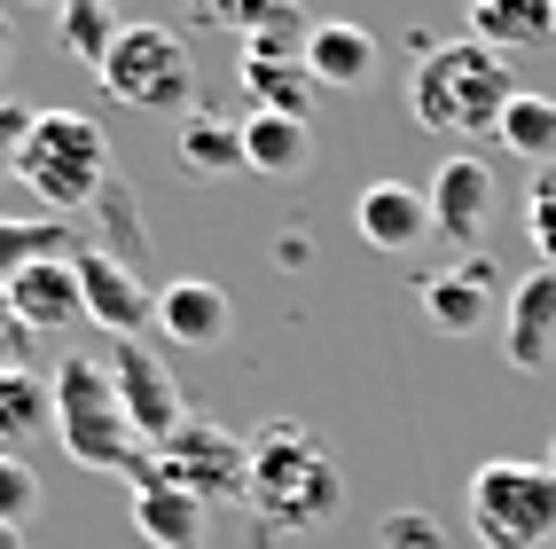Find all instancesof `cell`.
I'll return each mask as SVG.
<instances>
[{"instance_id": "6da1fadb", "label": "cell", "mask_w": 556, "mask_h": 549, "mask_svg": "<svg viewBox=\"0 0 556 549\" xmlns=\"http://www.w3.org/2000/svg\"><path fill=\"white\" fill-rule=\"evenodd\" d=\"M251 510L275 519L282 534H314L345 510V471L306 424H267L251 432Z\"/></svg>"}, {"instance_id": "7a4b0ae2", "label": "cell", "mask_w": 556, "mask_h": 549, "mask_svg": "<svg viewBox=\"0 0 556 549\" xmlns=\"http://www.w3.org/2000/svg\"><path fill=\"white\" fill-rule=\"evenodd\" d=\"M517 95L526 87L509 79V63L478 40H447V48L416 55V79H407V110L431 134H494Z\"/></svg>"}, {"instance_id": "3957f363", "label": "cell", "mask_w": 556, "mask_h": 549, "mask_svg": "<svg viewBox=\"0 0 556 549\" xmlns=\"http://www.w3.org/2000/svg\"><path fill=\"white\" fill-rule=\"evenodd\" d=\"M16 180L40 197L55 220L63 212H87L102 189H110V141L87 110H40L31 118V141L16 158Z\"/></svg>"}, {"instance_id": "277c9868", "label": "cell", "mask_w": 556, "mask_h": 549, "mask_svg": "<svg viewBox=\"0 0 556 549\" xmlns=\"http://www.w3.org/2000/svg\"><path fill=\"white\" fill-rule=\"evenodd\" d=\"M126 471H134V487H180V495H197L204 510L212 502H251V439L219 432L204 416H189L157 456L134 448Z\"/></svg>"}, {"instance_id": "5b68a950", "label": "cell", "mask_w": 556, "mask_h": 549, "mask_svg": "<svg viewBox=\"0 0 556 549\" xmlns=\"http://www.w3.org/2000/svg\"><path fill=\"white\" fill-rule=\"evenodd\" d=\"M470 541L478 549H548L556 541V471L548 463H478L470 479Z\"/></svg>"}, {"instance_id": "8992f818", "label": "cell", "mask_w": 556, "mask_h": 549, "mask_svg": "<svg viewBox=\"0 0 556 549\" xmlns=\"http://www.w3.org/2000/svg\"><path fill=\"white\" fill-rule=\"evenodd\" d=\"M55 439H63V456L87 463V471H126L134 424L118 409V377H110V361L71 353L55 370Z\"/></svg>"}, {"instance_id": "52a82bcc", "label": "cell", "mask_w": 556, "mask_h": 549, "mask_svg": "<svg viewBox=\"0 0 556 549\" xmlns=\"http://www.w3.org/2000/svg\"><path fill=\"white\" fill-rule=\"evenodd\" d=\"M102 87L118 95L126 110H150V118H180L197 95V55L180 32L165 24H126L102 55Z\"/></svg>"}, {"instance_id": "ba28073f", "label": "cell", "mask_w": 556, "mask_h": 549, "mask_svg": "<svg viewBox=\"0 0 556 549\" xmlns=\"http://www.w3.org/2000/svg\"><path fill=\"white\" fill-rule=\"evenodd\" d=\"M110 377H118V409H126V424H134L141 448H165V439L189 424V400H180L173 370H165V361L141 346V338H118V353H110Z\"/></svg>"}, {"instance_id": "9c48e42d", "label": "cell", "mask_w": 556, "mask_h": 549, "mask_svg": "<svg viewBox=\"0 0 556 549\" xmlns=\"http://www.w3.org/2000/svg\"><path fill=\"white\" fill-rule=\"evenodd\" d=\"M424 197H431V228L447 236V244H478V236L494 228V165L470 158V150L439 165Z\"/></svg>"}, {"instance_id": "30bf717a", "label": "cell", "mask_w": 556, "mask_h": 549, "mask_svg": "<svg viewBox=\"0 0 556 549\" xmlns=\"http://www.w3.org/2000/svg\"><path fill=\"white\" fill-rule=\"evenodd\" d=\"M79 299H87V322H102L110 338H141V329L157 322L150 283L126 260H110V251H79Z\"/></svg>"}, {"instance_id": "8fae6325", "label": "cell", "mask_w": 556, "mask_h": 549, "mask_svg": "<svg viewBox=\"0 0 556 549\" xmlns=\"http://www.w3.org/2000/svg\"><path fill=\"white\" fill-rule=\"evenodd\" d=\"M197 16L219 32H243V55H306V16L290 0H197Z\"/></svg>"}, {"instance_id": "7c38bea8", "label": "cell", "mask_w": 556, "mask_h": 549, "mask_svg": "<svg viewBox=\"0 0 556 549\" xmlns=\"http://www.w3.org/2000/svg\"><path fill=\"white\" fill-rule=\"evenodd\" d=\"M353 228H361L368 251H416L424 236H439V228H431V197L407 189V180H377V189H361Z\"/></svg>"}, {"instance_id": "4fadbf2b", "label": "cell", "mask_w": 556, "mask_h": 549, "mask_svg": "<svg viewBox=\"0 0 556 549\" xmlns=\"http://www.w3.org/2000/svg\"><path fill=\"white\" fill-rule=\"evenodd\" d=\"M424 314H431V329H447V338H478V329L494 322V267L455 260V267L424 275Z\"/></svg>"}, {"instance_id": "5bb4252c", "label": "cell", "mask_w": 556, "mask_h": 549, "mask_svg": "<svg viewBox=\"0 0 556 549\" xmlns=\"http://www.w3.org/2000/svg\"><path fill=\"white\" fill-rule=\"evenodd\" d=\"M502 346L517 370H548L556 361V267H533L526 283L509 290V314H502Z\"/></svg>"}, {"instance_id": "9a60e30c", "label": "cell", "mask_w": 556, "mask_h": 549, "mask_svg": "<svg viewBox=\"0 0 556 549\" xmlns=\"http://www.w3.org/2000/svg\"><path fill=\"white\" fill-rule=\"evenodd\" d=\"M306 71H314V87H329V95H361L368 79H377V40H368V24L321 16L306 32Z\"/></svg>"}, {"instance_id": "2e32d148", "label": "cell", "mask_w": 556, "mask_h": 549, "mask_svg": "<svg viewBox=\"0 0 556 549\" xmlns=\"http://www.w3.org/2000/svg\"><path fill=\"white\" fill-rule=\"evenodd\" d=\"M9 290V307H16V322L31 329V338H55V329H71L87 314V299H79V260H48V267H24L16 283H0Z\"/></svg>"}, {"instance_id": "e0dca14e", "label": "cell", "mask_w": 556, "mask_h": 549, "mask_svg": "<svg viewBox=\"0 0 556 549\" xmlns=\"http://www.w3.org/2000/svg\"><path fill=\"white\" fill-rule=\"evenodd\" d=\"M228 322H236L228 290L204 283V275H180L173 290H157V329L180 338V346H219V338H228Z\"/></svg>"}, {"instance_id": "ac0fdd59", "label": "cell", "mask_w": 556, "mask_h": 549, "mask_svg": "<svg viewBox=\"0 0 556 549\" xmlns=\"http://www.w3.org/2000/svg\"><path fill=\"white\" fill-rule=\"evenodd\" d=\"M470 40L494 55H526L556 40V0H470Z\"/></svg>"}, {"instance_id": "d6986e66", "label": "cell", "mask_w": 556, "mask_h": 549, "mask_svg": "<svg viewBox=\"0 0 556 549\" xmlns=\"http://www.w3.org/2000/svg\"><path fill=\"white\" fill-rule=\"evenodd\" d=\"M204 519L212 510L180 487H134V534L150 549H204Z\"/></svg>"}, {"instance_id": "ffe728a7", "label": "cell", "mask_w": 556, "mask_h": 549, "mask_svg": "<svg viewBox=\"0 0 556 549\" xmlns=\"http://www.w3.org/2000/svg\"><path fill=\"white\" fill-rule=\"evenodd\" d=\"M243 165L251 173H275V180H290V173H306L314 165V118H258L243 126Z\"/></svg>"}, {"instance_id": "44dd1931", "label": "cell", "mask_w": 556, "mask_h": 549, "mask_svg": "<svg viewBox=\"0 0 556 549\" xmlns=\"http://www.w3.org/2000/svg\"><path fill=\"white\" fill-rule=\"evenodd\" d=\"M48 260H79V236L71 220H0V283H16L24 267H48Z\"/></svg>"}, {"instance_id": "7402d4cb", "label": "cell", "mask_w": 556, "mask_h": 549, "mask_svg": "<svg viewBox=\"0 0 556 549\" xmlns=\"http://www.w3.org/2000/svg\"><path fill=\"white\" fill-rule=\"evenodd\" d=\"M55 424V385L48 377H31V370H9L0 377V448H24V439H40Z\"/></svg>"}, {"instance_id": "603a6c76", "label": "cell", "mask_w": 556, "mask_h": 549, "mask_svg": "<svg viewBox=\"0 0 556 549\" xmlns=\"http://www.w3.org/2000/svg\"><path fill=\"white\" fill-rule=\"evenodd\" d=\"M314 71H306V55H243V87L258 95V110L267 118H306V87Z\"/></svg>"}, {"instance_id": "cb8c5ba5", "label": "cell", "mask_w": 556, "mask_h": 549, "mask_svg": "<svg viewBox=\"0 0 556 549\" xmlns=\"http://www.w3.org/2000/svg\"><path fill=\"white\" fill-rule=\"evenodd\" d=\"M494 134H502V150H509V158H526L533 173L556 165V102H548V95H517V102L502 110V126H494Z\"/></svg>"}, {"instance_id": "d4e9b609", "label": "cell", "mask_w": 556, "mask_h": 549, "mask_svg": "<svg viewBox=\"0 0 556 549\" xmlns=\"http://www.w3.org/2000/svg\"><path fill=\"white\" fill-rule=\"evenodd\" d=\"M126 0H63V9H55V32H63V48L71 55H79V63H94L102 71V55H110V40H118V32H126Z\"/></svg>"}, {"instance_id": "484cf974", "label": "cell", "mask_w": 556, "mask_h": 549, "mask_svg": "<svg viewBox=\"0 0 556 549\" xmlns=\"http://www.w3.org/2000/svg\"><path fill=\"white\" fill-rule=\"evenodd\" d=\"M180 165L204 173V180L251 173V165H243V126H228V118H189V126H180Z\"/></svg>"}, {"instance_id": "4316f807", "label": "cell", "mask_w": 556, "mask_h": 549, "mask_svg": "<svg viewBox=\"0 0 556 549\" xmlns=\"http://www.w3.org/2000/svg\"><path fill=\"white\" fill-rule=\"evenodd\" d=\"M94 220H102V236H110V260H141V251H150V236H141V212H134V189L118 173H110V189L94 197Z\"/></svg>"}, {"instance_id": "83f0119b", "label": "cell", "mask_w": 556, "mask_h": 549, "mask_svg": "<svg viewBox=\"0 0 556 549\" xmlns=\"http://www.w3.org/2000/svg\"><path fill=\"white\" fill-rule=\"evenodd\" d=\"M31 510H40V471L0 448V526H24Z\"/></svg>"}, {"instance_id": "f1b7e54d", "label": "cell", "mask_w": 556, "mask_h": 549, "mask_svg": "<svg viewBox=\"0 0 556 549\" xmlns=\"http://www.w3.org/2000/svg\"><path fill=\"white\" fill-rule=\"evenodd\" d=\"M526 236L541 251V267H556V165H541L526 189Z\"/></svg>"}, {"instance_id": "f546056e", "label": "cell", "mask_w": 556, "mask_h": 549, "mask_svg": "<svg viewBox=\"0 0 556 549\" xmlns=\"http://www.w3.org/2000/svg\"><path fill=\"white\" fill-rule=\"evenodd\" d=\"M31 118H40V110H24V102H9V95H0V173H16L24 141H31Z\"/></svg>"}, {"instance_id": "4dcf8cb0", "label": "cell", "mask_w": 556, "mask_h": 549, "mask_svg": "<svg viewBox=\"0 0 556 549\" xmlns=\"http://www.w3.org/2000/svg\"><path fill=\"white\" fill-rule=\"evenodd\" d=\"M384 549H439V526L424 519V510H392V519H384Z\"/></svg>"}, {"instance_id": "1f68e13d", "label": "cell", "mask_w": 556, "mask_h": 549, "mask_svg": "<svg viewBox=\"0 0 556 549\" xmlns=\"http://www.w3.org/2000/svg\"><path fill=\"white\" fill-rule=\"evenodd\" d=\"M24 353H31V329L16 322L9 290H0V377H9V370H24Z\"/></svg>"}, {"instance_id": "d6a6232c", "label": "cell", "mask_w": 556, "mask_h": 549, "mask_svg": "<svg viewBox=\"0 0 556 549\" xmlns=\"http://www.w3.org/2000/svg\"><path fill=\"white\" fill-rule=\"evenodd\" d=\"M9 63H16V24L0 16V79H9Z\"/></svg>"}, {"instance_id": "836d02e7", "label": "cell", "mask_w": 556, "mask_h": 549, "mask_svg": "<svg viewBox=\"0 0 556 549\" xmlns=\"http://www.w3.org/2000/svg\"><path fill=\"white\" fill-rule=\"evenodd\" d=\"M0 549H24V526H0Z\"/></svg>"}, {"instance_id": "e575fe53", "label": "cell", "mask_w": 556, "mask_h": 549, "mask_svg": "<svg viewBox=\"0 0 556 549\" xmlns=\"http://www.w3.org/2000/svg\"><path fill=\"white\" fill-rule=\"evenodd\" d=\"M31 9H63V0H31Z\"/></svg>"}, {"instance_id": "d590c367", "label": "cell", "mask_w": 556, "mask_h": 549, "mask_svg": "<svg viewBox=\"0 0 556 549\" xmlns=\"http://www.w3.org/2000/svg\"><path fill=\"white\" fill-rule=\"evenodd\" d=\"M548 471H556V448H548Z\"/></svg>"}]
</instances>
